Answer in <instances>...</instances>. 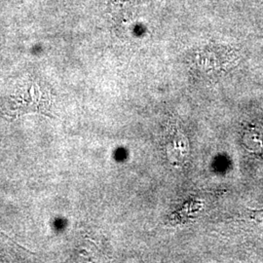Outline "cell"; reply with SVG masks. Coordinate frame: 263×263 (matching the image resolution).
<instances>
[{
  "label": "cell",
  "instance_id": "obj_1",
  "mask_svg": "<svg viewBox=\"0 0 263 263\" xmlns=\"http://www.w3.org/2000/svg\"><path fill=\"white\" fill-rule=\"evenodd\" d=\"M14 103H16V108L23 109H43L48 106V91L38 82L28 81L23 83L16 91L14 97Z\"/></svg>",
  "mask_w": 263,
  "mask_h": 263
}]
</instances>
